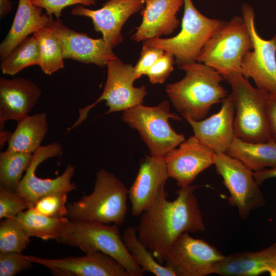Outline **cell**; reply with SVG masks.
I'll return each instance as SVG.
<instances>
[{
    "instance_id": "1",
    "label": "cell",
    "mask_w": 276,
    "mask_h": 276,
    "mask_svg": "<svg viewBox=\"0 0 276 276\" xmlns=\"http://www.w3.org/2000/svg\"><path fill=\"white\" fill-rule=\"evenodd\" d=\"M199 186L181 187L173 200L168 199L163 187L152 204L140 215L137 236L160 264L164 263L167 250L184 233L205 229L201 212L194 193Z\"/></svg>"
},
{
    "instance_id": "2",
    "label": "cell",
    "mask_w": 276,
    "mask_h": 276,
    "mask_svg": "<svg viewBox=\"0 0 276 276\" xmlns=\"http://www.w3.org/2000/svg\"><path fill=\"white\" fill-rule=\"evenodd\" d=\"M178 67L185 72V76L178 82L168 84L167 94L184 118L202 120L214 104L228 96L221 84L224 78L213 68L197 61Z\"/></svg>"
},
{
    "instance_id": "3",
    "label": "cell",
    "mask_w": 276,
    "mask_h": 276,
    "mask_svg": "<svg viewBox=\"0 0 276 276\" xmlns=\"http://www.w3.org/2000/svg\"><path fill=\"white\" fill-rule=\"evenodd\" d=\"M128 189L113 173L105 169L96 174L94 190L66 205L70 220L122 225L127 214Z\"/></svg>"
},
{
    "instance_id": "4",
    "label": "cell",
    "mask_w": 276,
    "mask_h": 276,
    "mask_svg": "<svg viewBox=\"0 0 276 276\" xmlns=\"http://www.w3.org/2000/svg\"><path fill=\"white\" fill-rule=\"evenodd\" d=\"M118 226L68 219L63 225L56 240L77 247L85 254L103 252L118 261L130 276H142L145 271L128 251Z\"/></svg>"
},
{
    "instance_id": "5",
    "label": "cell",
    "mask_w": 276,
    "mask_h": 276,
    "mask_svg": "<svg viewBox=\"0 0 276 276\" xmlns=\"http://www.w3.org/2000/svg\"><path fill=\"white\" fill-rule=\"evenodd\" d=\"M225 80L232 89L235 137L250 142L271 140L267 111L269 93L253 87L242 74L234 75Z\"/></svg>"
},
{
    "instance_id": "6",
    "label": "cell",
    "mask_w": 276,
    "mask_h": 276,
    "mask_svg": "<svg viewBox=\"0 0 276 276\" xmlns=\"http://www.w3.org/2000/svg\"><path fill=\"white\" fill-rule=\"evenodd\" d=\"M252 49L247 26L242 17L236 16L208 40L196 61L213 68L226 79L234 75H243V58Z\"/></svg>"
},
{
    "instance_id": "7",
    "label": "cell",
    "mask_w": 276,
    "mask_h": 276,
    "mask_svg": "<svg viewBox=\"0 0 276 276\" xmlns=\"http://www.w3.org/2000/svg\"><path fill=\"white\" fill-rule=\"evenodd\" d=\"M183 2L184 12L180 32L172 37L155 38L144 41L172 54L178 66L196 61L206 43L225 23L203 15L192 0Z\"/></svg>"
},
{
    "instance_id": "8",
    "label": "cell",
    "mask_w": 276,
    "mask_h": 276,
    "mask_svg": "<svg viewBox=\"0 0 276 276\" xmlns=\"http://www.w3.org/2000/svg\"><path fill=\"white\" fill-rule=\"evenodd\" d=\"M121 119L138 131L152 155L164 157L185 140L169 123V119L180 120L181 118L170 112L167 101L155 106L139 104L124 111Z\"/></svg>"
},
{
    "instance_id": "9",
    "label": "cell",
    "mask_w": 276,
    "mask_h": 276,
    "mask_svg": "<svg viewBox=\"0 0 276 276\" xmlns=\"http://www.w3.org/2000/svg\"><path fill=\"white\" fill-rule=\"evenodd\" d=\"M107 76L103 91L93 103L79 109L78 119L68 130H72L81 124L88 117L89 111L99 102L104 100L108 110L105 113L125 111L143 103L147 91L144 85L136 87L133 82L137 80L134 66L124 63L118 58L109 61Z\"/></svg>"
},
{
    "instance_id": "10",
    "label": "cell",
    "mask_w": 276,
    "mask_h": 276,
    "mask_svg": "<svg viewBox=\"0 0 276 276\" xmlns=\"http://www.w3.org/2000/svg\"><path fill=\"white\" fill-rule=\"evenodd\" d=\"M225 257L204 240L184 233L168 248L164 264L175 276H205L217 274Z\"/></svg>"
},
{
    "instance_id": "11",
    "label": "cell",
    "mask_w": 276,
    "mask_h": 276,
    "mask_svg": "<svg viewBox=\"0 0 276 276\" xmlns=\"http://www.w3.org/2000/svg\"><path fill=\"white\" fill-rule=\"evenodd\" d=\"M214 165L228 190V202L246 219L251 211L265 204L263 195L253 176V171L226 153H216Z\"/></svg>"
},
{
    "instance_id": "12",
    "label": "cell",
    "mask_w": 276,
    "mask_h": 276,
    "mask_svg": "<svg viewBox=\"0 0 276 276\" xmlns=\"http://www.w3.org/2000/svg\"><path fill=\"white\" fill-rule=\"evenodd\" d=\"M241 10L252 43L243 58V75L252 78L257 88L276 93V35L268 40L261 37L256 29L253 8L244 4Z\"/></svg>"
},
{
    "instance_id": "13",
    "label": "cell",
    "mask_w": 276,
    "mask_h": 276,
    "mask_svg": "<svg viewBox=\"0 0 276 276\" xmlns=\"http://www.w3.org/2000/svg\"><path fill=\"white\" fill-rule=\"evenodd\" d=\"M61 145L57 142L40 146L34 153L32 160L26 171L15 192L24 198L30 208H33L41 197L56 193H70L76 189L75 184L71 182L75 168L68 165L64 172L53 178H41L36 175V170L44 160L59 156L62 153Z\"/></svg>"
},
{
    "instance_id": "14",
    "label": "cell",
    "mask_w": 276,
    "mask_h": 276,
    "mask_svg": "<svg viewBox=\"0 0 276 276\" xmlns=\"http://www.w3.org/2000/svg\"><path fill=\"white\" fill-rule=\"evenodd\" d=\"M59 41L64 59L103 66L118 58L103 38L95 39L66 26L59 18L51 19L49 26Z\"/></svg>"
},
{
    "instance_id": "15",
    "label": "cell",
    "mask_w": 276,
    "mask_h": 276,
    "mask_svg": "<svg viewBox=\"0 0 276 276\" xmlns=\"http://www.w3.org/2000/svg\"><path fill=\"white\" fill-rule=\"evenodd\" d=\"M27 257L31 262L46 267L55 276H130L118 261L101 251L57 259Z\"/></svg>"
},
{
    "instance_id": "16",
    "label": "cell",
    "mask_w": 276,
    "mask_h": 276,
    "mask_svg": "<svg viewBox=\"0 0 276 276\" xmlns=\"http://www.w3.org/2000/svg\"><path fill=\"white\" fill-rule=\"evenodd\" d=\"M145 0H108L97 10L79 5L71 12L73 15L90 18L97 32L112 49L123 41L122 29L127 20L140 10Z\"/></svg>"
},
{
    "instance_id": "17",
    "label": "cell",
    "mask_w": 276,
    "mask_h": 276,
    "mask_svg": "<svg viewBox=\"0 0 276 276\" xmlns=\"http://www.w3.org/2000/svg\"><path fill=\"white\" fill-rule=\"evenodd\" d=\"M179 146L164 158L169 177L181 188L191 185L199 173L214 165L216 153L194 135Z\"/></svg>"
},
{
    "instance_id": "18",
    "label": "cell",
    "mask_w": 276,
    "mask_h": 276,
    "mask_svg": "<svg viewBox=\"0 0 276 276\" xmlns=\"http://www.w3.org/2000/svg\"><path fill=\"white\" fill-rule=\"evenodd\" d=\"M169 177L164 157L146 156L128 189L131 213L140 216L154 202Z\"/></svg>"
},
{
    "instance_id": "19",
    "label": "cell",
    "mask_w": 276,
    "mask_h": 276,
    "mask_svg": "<svg viewBox=\"0 0 276 276\" xmlns=\"http://www.w3.org/2000/svg\"><path fill=\"white\" fill-rule=\"evenodd\" d=\"M42 91L32 80L23 77L0 78V127L4 131L5 122L18 121L36 105Z\"/></svg>"
},
{
    "instance_id": "20",
    "label": "cell",
    "mask_w": 276,
    "mask_h": 276,
    "mask_svg": "<svg viewBox=\"0 0 276 276\" xmlns=\"http://www.w3.org/2000/svg\"><path fill=\"white\" fill-rule=\"evenodd\" d=\"M235 108L231 95L222 101L219 111L209 118L195 121L185 119L192 127L194 135L216 153H226L234 137Z\"/></svg>"
},
{
    "instance_id": "21",
    "label": "cell",
    "mask_w": 276,
    "mask_h": 276,
    "mask_svg": "<svg viewBox=\"0 0 276 276\" xmlns=\"http://www.w3.org/2000/svg\"><path fill=\"white\" fill-rule=\"evenodd\" d=\"M183 3V0H145L142 22L131 38L145 41L172 33L180 24L176 14Z\"/></svg>"
},
{
    "instance_id": "22",
    "label": "cell",
    "mask_w": 276,
    "mask_h": 276,
    "mask_svg": "<svg viewBox=\"0 0 276 276\" xmlns=\"http://www.w3.org/2000/svg\"><path fill=\"white\" fill-rule=\"evenodd\" d=\"M52 16L42 14V8L32 0H19L12 26L0 44L1 60L5 59L31 34L48 27Z\"/></svg>"
},
{
    "instance_id": "23",
    "label": "cell",
    "mask_w": 276,
    "mask_h": 276,
    "mask_svg": "<svg viewBox=\"0 0 276 276\" xmlns=\"http://www.w3.org/2000/svg\"><path fill=\"white\" fill-rule=\"evenodd\" d=\"M17 122L8 142L7 150L34 153L40 147L48 131L47 113L27 115Z\"/></svg>"
},
{
    "instance_id": "24",
    "label": "cell",
    "mask_w": 276,
    "mask_h": 276,
    "mask_svg": "<svg viewBox=\"0 0 276 276\" xmlns=\"http://www.w3.org/2000/svg\"><path fill=\"white\" fill-rule=\"evenodd\" d=\"M253 172L276 166V142H250L235 137L226 153Z\"/></svg>"
},
{
    "instance_id": "25",
    "label": "cell",
    "mask_w": 276,
    "mask_h": 276,
    "mask_svg": "<svg viewBox=\"0 0 276 276\" xmlns=\"http://www.w3.org/2000/svg\"><path fill=\"white\" fill-rule=\"evenodd\" d=\"M128 251L136 264L145 271L156 276H175L165 265L157 262L152 252L139 240L137 227L126 228L122 235Z\"/></svg>"
},
{
    "instance_id": "26",
    "label": "cell",
    "mask_w": 276,
    "mask_h": 276,
    "mask_svg": "<svg viewBox=\"0 0 276 276\" xmlns=\"http://www.w3.org/2000/svg\"><path fill=\"white\" fill-rule=\"evenodd\" d=\"M15 218L30 237L45 240H56L63 225L68 220L66 217L52 218L45 216L32 208L21 212Z\"/></svg>"
},
{
    "instance_id": "27",
    "label": "cell",
    "mask_w": 276,
    "mask_h": 276,
    "mask_svg": "<svg viewBox=\"0 0 276 276\" xmlns=\"http://www.w3.org/2000/svg\"><path fill=\"white\" fill-rule=\"evenodd\" d=\"M33 36L37 40L40 49L38 66L45 74L51 75L64 67L61 45L52 30L46 27L35 32Z\"/></svg>"
},
{
    "instance_id": "28",
    "label": "cell",
    "mask_w": 276,
    "mask_h": 276,
    "mask_svg": "<svg viewBox=\"0 0 276 276\" xmlns=\"http://www.w3.org/2000/svg\"><path fill=\"white\" fill-rule=\"evenodd\" d=\"M33 154L6 150L0 152V187L15 191Z\"/></svg>"
},
{
    "instance_id": "29",
    "label": "cell",
    "mask_w": 276,
    "mask_h": 276,
    "mask_svg": "<svg viewBox=\"0 0 276 276\" xmlns=\"http://www.w3.org/2000/svg\"><path fill=\"white\" fill-rule=\"evenodd\" d=\"M40 57L37 40L33 36L28 37L1 60L0 68L3 74L13 76L29 66H38Z\"/></svg>"
},
{
    "instance_id": "30",
    "label": "cell",
    "mask_w": 276,
    "mask_h": 276,
    "mask_svg": "<svg viewBox=\"0 0 276 276\" xmlns=\"http://www.w3.org/2000/svg\"><path fill=\"white\" fill-rule=\"evenodd\" d=\"M28 235L16 218L0 223V252H22L30 242Z\"/></svg>"
},
{
    "instance_id": "31",
    "label": "cell",
    "mask_w": 276,
    "mask_h": 276,
    "mask_svg": "<svg viewBox=\"0 0 276 276\" xmlns=\"http://www.w3.org/2000/svg\"><path fill=\"white\" fill-rule=\"evenodd\" d=\"M67 193H56L39 198L32 208L37 212L52 218L66 217Z\"/></svg>"
},
{
    "instance_id": "32",
    "label": "cell",
    "mask_w": 276,
    "mask_h": 276,
    "mask_svg": "<svg viewBox=\"0 0 276 276\" xmlns=\"http://www.w3.org/2000/svg\"><path fill=\"white\" fill-rule=\"evenodd\" d=\"M30 208L27 201L14 191L0 187V219L16 217Z\"/></svg>"
},
{
    "instance_id": "33",
    "label": "cell",
    "mask_w": 276,
    "mask_h": 276,
    "mask_svg": "<svg viewBox=\"0 0 276 276\" xmlns=\"http://www.w3.org/2000/svg\"><path fill=\"white\" fill-rule=\"evenodd\" d=\"M32 263L21 252H0V276H14L30 269Z\"/></svg>"
},
{
    "instance_id": "34",
    "label": "cell",
    "mask_w": 276,
    "mask_h": 276,
    "mask_svg": "<svg viewBox=\"0 0 276 276\" xmlns=\"http://www.w3.org/2000/svg\"><path fill=\"white\" fill-rule=\"evenodd\" d=\"M174 56L165 52L161 57L146 72L152 84L163 83L174 69Z\"/></svg>"
},
{
    "instance_id": "35",
    "label": "cell",
    "mask_w": 276,
    "mask_h": 276,
    "mask_svg": "<svg viewBox=\"0 0 276 276\" xmlns=\"http://www.w3.org/2000/svg\"><path fill=\"white\" fill-rule=\"evenodd\" d=\"M164 51L144 42L140 58L134 66L137 79L145 75L146 72L161 57Z\"/></svg>"
},
{
    "instance_id": "36",
    "label": "cell",
    "mask_w": 276,
    "mask_h": 276,
    "mask_svg": "<svg viewBox=\"0 0 276 276\" xmlns=\"http://www.w3.org/2000/svg\"><path fill=\"white\" fill-rule=\"evenodd\" d=\"M33 4L45 10L49 16L54 15L59 18L62 10L75 5L90 6L95 4V0H32Z\"/></svg>"
},
{
    "instance_id": "37",
    "label": "cell",
    "mask_w": 276,
    "mask_h": 276,
    "mask_svg": "<svg viewBox=\"0 0 276 276\" xmlns=\"http://www.w3.org/2000/svg\"><path fill=\"white\" fill-rule=\"evenodd\" d=\"M267 111L271 138L276 142V93H268Z\"/></svg>"
},
{
    "instance_id": "38",
    "label": "cell",
    "mask_w": 276,
    "mask_h": 276,
    "mask_svg": "<svg viewBox=\"0 0 276 276\" xmlns=\"http://www.w3.org/2000/svg\"><path fill=\"white\" fill-rule=\"evenodd\" d=\"M253 176L259 185H261L265 180L276 177V166L269 169L254 172Z\"/></svg>"
},
{
    "instance_id": "39",
    "label": "cell",
    "mask_w": 276,
    "mask_h": 276,
    "mask_svg": "<svg viewBox=\"0 0 276 276\" xmlns=\"http://www.w3.org/2000/svg\"><path fill=\"white\" fill-rule=\"evenodd\" d=\"M12 3L10 0H0V17L7 15L12 10Z\"/></svg>"
},
{
    "instance_id": "40",
    "label": "cell",
    "mask_w": 276,
    "mask_h": 276,
    "mask_svg": "<svg viewBox=\"0 0 276 276\" xmlns=\"http://www.w3.org/2000/svg\"><path fill=\"white\" fill-rule=\"evenodd\" d=\"M272 250V264L269 274L276 276V242L271 245Z\"/></svg>"
}]
</instances>
